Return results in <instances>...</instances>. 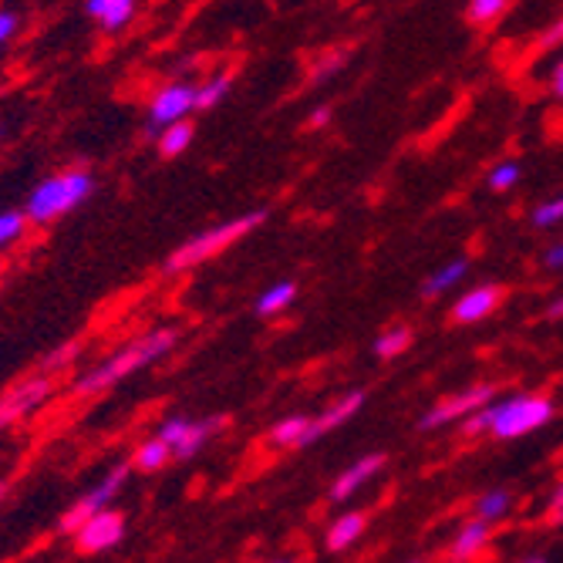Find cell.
Returning a JSON list of instances; mask_svg holds the SVG:
<instances>
[{
	"instance_id": "obj_1",
	"label": "cell",
	"mask_w": 563,
	"mask_h": 563,
	"mask_svg": "<svg viewBox=\"0 0 563 563\" xmlns=\"http://www.w3.org/2000/svg\"><path fill=\"white\" fill-rule=\"evenodd\" d=\"M553 419V401L543 395H514L503 401H486L463 419L466 435L493 432L496 439H520Z\"/></svg>"
},
{
	"instance_id": "obj_2",
	"label": "cell",
	"mask_w": 563,
	"mask_h": 563,
	"mask_svg": "<svg viewBox=\"0 0 563 563\" xmlns=\"http://www.w3.org/2000/svg\"><path fill=\"white\" fill-rule=\"evenodd\" d=\"M176 341H179V331H176V328H163V331H152V334L139 338V341L125 344L119 354L109 357L106 365H98L95 372H88V375L75 385V395H95V391H101V388L115 385L119 378H125V375H132V372L152 365L156 357H163L166 351H173Z\"/></svg>"
},
{
	"instance_id": "obj_3",
	"label": "cell",
	"mask_w": 563,
	"mask_h": 563,
	"mask_svg": "<svg viewBox=\"0 0 563 563\" xmlns=\"http://www.w3.org/2000/svg\"><path fill=\"white\" fill-rule=\"evenodd\" d=\"M267 220V210H253L246 217H236V220H227V223H217L210 230H202L196 233L192 240H186L183 246H176L169 257H166V274H183L202 261H210L217 257V253H223L227 246H233L236 240H243L246 233H253L261 223Z\"/></svg>"
},
{
	"instance_id": "obj_4",
	"label": "cell",
	"mask_w": 563,
	"mask_h": 563,
	"mask_svg": "<svg viewBox=\"0 0 563 563\" xmlns=\"http://www.w3.org/2000/svg\"><path fill=\"white\" fill-rule=\"evenodd\" d=\"M95 192V176L85 173V169H71V173H62V176H51L44 179L31 196H27V220L31 223H51L65 213H71L75 207Z\"/></svg>"
},
{
	"instance_id": "obj_5",
	"label": "cell",
	"mask_w": 563,
	"mask_h": 563,
	"mask_svg": "<svg viewBox=\"0 0 563 563\" xmlns=\"http://www.w3.org/2000/svg\"><path fill=\"white\" fill-rule=\"evenodd\" d=\"M486 401H493V388H489V385H473V388H466V391H459V395L439 401L435 408H429V412L419 419V429H422V432L445 429V426H452V422H459V419L473 416L476 408H483Z\"/></svg>"
},
{
	"instance_id": "obj_6",
	"label": "cell",
	"mask_w": 563,
	"mask_h": 563,
	"mask_svg": "<svg viewBox=\"0 0 563 563\" xmlns=\"http://www.w3.org/2000/svg\"><path fill=\"white\" fill-rule=\"evenodd\" d=\"M196 109V85H186V81H173L166 85L163 91H156L148 106V132H163L166 125L186 119L189 112Z\"/></svg>"
},
{
	"instance_id": "obj_7",
	"label": "cell",
	"mask_w": 563,
	"mask_h": 563,
	"mask_svg": "<svg viewBox=\"0 0 563 563\" xmlns=\"http://www.w3.org/2000/svg\"><path fill=\"white\" fill-rule=\"evenodd\" d=\"M125 533V520L115 509H98L95 517H88L78 530H75V547L81 553H98V550H109L122 540Z\"/></svg>"
},
{
	"instance_id": "obj_8",
	"label": "cell",
	"mask_w": 563,
	"mask_h": 563,
	"mask_svg": "<svg viewBox=\"0 0 563 563\" xmlns=\"http://www.w3.org/2000/svg\"><path fill=\"white\" fill-rule=\"evenodd\" d=\"M129 479V466H119V470H112L106 479H101L88 496H81L71 509H68V514L62 517V530L65 533H75L88 517H95L98 514V509H106V503L122 489V483Z\"/></svg>"
},
{
	"instance_id": "obj_9",
	"label": "cell",
	"mask_w": 563,
	"mask_h": 563,
	"mask_svg": "<svg viewBox=\"0 0 563 563\" xmlns=\"http://www.w3.org/2000/svg\"><path fill=\"white\" fill-rule=\"evenodd\" d=\"M51 395V378H31L18 385L8 398H0V429H8L21 416H27L31 408H37Z\"/></svg>"
},
{
	"instance_id": "obj_10",
	"label": "cell",
	"mask_w": 563,
	"mask_h": 563,
	"mask_svg": "<svg viewBox=\"0 0 563 563\" xmlns=\"http://www.w3.org/2000/svg\"><path fill=\"white\" fill-rule=\"evenodd\" d=\"M362 405H365V391H347L344 398H338L331 408H324V416L311 419V426H307V432L300 435V449L303 445H314L321 435H328L331 429L344 426L351 416H357V408H362Z\"/></svg>"
},
{
	"instance_id": "obj_11",
	"label": "cell",
	"mask_w": 563,
	"mask_h": 563,
	"mask_svg": "<svg viewBox=\"0 0 563 563\" xmlns=\"http://www.w3.org/2000/svg\"><path fill=\"white\" fill-rule=\"evenodd\" d=\"M503 300V290L496 284H486V287H473L470 294H463L455 303H452V321L455 324H476L483 318H489Z\"/></svg>"
},
{
	"instance_id": "obj_12",
	"label": "cell",
	"mask_w": 563,
	"mask_h": 563,
	"mask_svg": "<svg viewBox=\"0 0 563 563\" xmlns=\"http://www.w3.org/2000/svg\"><path fill=\"white\" fill-rule=\"evenodd\" d=\"M382 466H385V455H382V452L357 459V463H354L347 473H341V476H338V483L331 486V499H338V503H341V499L354 496V493L362 489L375 473H382Z\"/></svg>"
},
{
	"instance_id": "obj_13",
	"label": "cell",
	"mask_w": 563,
	"mask_h": 563,
	"mask_svg": "<svg viewBox=\"0 0 563 563\" xmlns=\"http://www.w3.org/2000/svg\"><path fill=\"white\" fill-rule=\"evenodd\" d=\"M88 14L106 31H122L135 18V0H88Z\"/></svg>"
},
{
	"instance_id": "obj_14",
	"label": "cell",
	"mask_w": 563,
	"mask_h": 563,
	"mask_svg": "<svg viewBox=\"0 0 563 563\" xmlns=\"http://www.w3.org/2000/svg\"><path fill=\"white\" fill-rule=\"evenodd\" d=\"M489 537H493V530H489V523H486V520H473V523H466L463 530H459L455 543H452V560L463 563V560L476 556L479 550H486Z\"/></svg>"
},
{
	"instance_id": "obj_15",
	"label": "cell",
	"mask_w": 563,
	"mask_h": 563,
	"mask_svg": "<svg viewBox=\"0 0 563 563\" xmlns=\"http://www.w3.org/2000/svg\"><path fill=\"white\" fill-rule=\"evenodd\" d=\"M192 135H196V129H192V122H186V119L166 125V129L159 132V156H166V159L183 156V152L192 145Z\"/></svg>"
},
{
	"instance_id": "obj_16",
	"label": "cell",
	"mask_w": 563,
	"mask_h": 563,
	"mask_svg": "<svg viewBox=\"0 0 563 563\" xmlns=\"http://www.w3.org/2000/svg\"><path fill=\"white\" fill-rule=\"evenodd\" d=\"M220 426V419H207V422H189L186 426V432L173 442V455L176 459H192L199 449H202V442L210 439V432Z\"/></svg>"
},
{
	"instance_id": "obj_17",
	"label": "cell",
	"mask_w": 563,
	"mask_h": 563,
	"mask_svg": "<svg viewBox=\"0 0 563 563\" xmlns=\"http://www.w3.org/2000/svg\"><path fill=\"white\" fill-rule=\"evenodd\" d=\"M365 514H344V517H338L334 523H331V530H328V547L331 550H344V547H351L357 537L365 533Z\"/></svg>"
},
{
	"instance_id": "obj_18",
	"label": "cell",
	"mask_w": 563,
	"mask_h": 563,
	"mask_svg": "<svg viewBox=\"0 0 563 563\" xmlns=\"http://www.w3.org/2000/svg\"><path fill=\"white\" fill-rule=\"evenodd\" d=\"M466 271H470V261H452V264L439 267L432 277H426V284H422V297H439V294L452 290L459 280L466 277Z\"/></svg>"
},
{
	"instance_id": "obj_19",
	"label": "cell",
	"mask_w": 563,
	"mask_h": 563,
	"mask_svg": "<svg viewBox=\"0 0 563 563\" xmlns=\"http://www.w3.org/2000/svg\"><path fill=\"white\" fill-rule=\"evenodd\" d=\"M294 297H297V284H294V280H277L274 287H267V290L257 297V314H261V318H274V314L284 311V307H287Z\"/></svg>"
},
{
	"instance_id": "obj_20",
	"label": "cell",
	"mask_w": 563,
	"mask_h": 563,
	"mask_svg": "<svg viewBox=\"0 0 563 563\" xmlns=\"http://www.w3.org/2000/svg\"><path fill=\"white\" fill-rule=\"evenodd\" d=\"M509 506H514V496H509L506 489H489L476 499L473 506V517L476 520H486V523H496L509 514Z\"/></svg>"
},
{
	"instance_id": "obj_21",
	"label": "cell",
	"mask_w": 563,
	"mask_h": 563,
	"mask_svg": "<svg viewBox=\"0 0 563 563\" xmlns=\"http://www.w3.org/2000/svg\"><path fill=\"white\" fill-rule=\"evenodd\" d=\"M169 455H173V445L163 442V439L156 435V439H148V442L139 445V452H135V459H132V466L142 470V473H152V470H163Z\"/></svg>"
},
{
	"instance_id": "obj_22",
	"label": "cell",
	"mask_w": 563,
	"mask_h": 563,
	"mask_svg": "<svg viewBox=\"0 0 563 563\" xmlns=\"http://www.w3.org/2000/svg\"><path fill=\"white\" fill-rule=\"evenodd\" d=\"M408 347H412V331L408 328H388L385 334H378L375 338V354L378 357H398V354H405Z\"/></svg>"
},
{
	"instance_id": "obj_23",
	"label": "cell",
	"mask_w": 563,
	"mask_h": 563,
	"mask_svg": "<svg viewBox=\"0 0 563 563\" xmlns=\"http://www.w3.org/2000/svg\"><path fill=\"white\" fill-rule=\"evenodd\" d=\"M509 4L514 0H470V8H466V21L470 24H493L496 18H503L509 11Z\"/></svg>"
},
{
	"instance_id": "obj_24",
	"label": "cell",
	"mask_w": 563,
	"mask_h": 563,
	"mask_svg": "<svg viewBox=\"0 0 563 563\" xmlns=\"http://www.w3.org/2000/svg\"><path fill=\"white\" fill-rule=\"evenodd\" d=\"M307 426H311V419H307V416H290V419H284V422H277L271 429V442L274 445H294V449H300V435L307 432Z\"/></svg>"
},
{
	"instance_id": "obj_25",
	"label": "cell",
	"mask_w": 563,
	"mask_h": 563,
	"mask_svg": "<svg viewBox=\"0 0 563 563\" xmlns=\"http://www.w3.org/2000/svg\"><path fill=\"white\" fill-rule=\"evenodd\" d=\"M227 95H230V78H227V75L202 81V85H196V109H199V112H207V109L220 106V101H223Z\"/></svg>"
},
{
	"instance_id": "obj_26",
	"label": "cell",
	"mask_w": 563,
	"mask_h": 563,
	"mask_svg": "<svg viewBox=\"0 0 563 563\" xmlns=\"http://www.w3.org/2000/svg\"><path fill=\"white\" fill-rule=\"evenodd\" d=\"M520 176H523L520 163H517V159H506V163H499V166L489 169L486 183H489L493 192H506V189H514V186L520 183Z\"/></svg>"
},
{
	"instance_id": "obj_27",
	"label": "cell",
	"mask_w": 563,
	"mask_h": 563,
	"mask_svg": "<svg viewBox=\"0 0 563 563\" xmlns=\"http://www.w3.org/2000/svg\"><path fill=\"white\" fill-rule=\"evenodd\" d=\"M27 230V213H0V250L11 246L14 240H21Z\"/></svg>"
},
{
	"instance_id": "obj_28",
	"label": "cell",
	"mask_w": 563,
	"mask_h": 563,
	"mask_svg": "<svg viewBox=\"0 0 563 563\" xmlns=\"http://www.w3.org/2000/svg\"><path fill=\"white\" fill-rule=\"evenodd\" d=\"M563 223V196H553L547 202H540V207L533 210V227L547 230V227H556Z\"/></svg>"
},
{
	"instance_id": "obj_29",
	"label": "cell",
	"mask_w": 563,
	"mask_h": 563,
	"mask_svg": "<svg viewBox=\"0 0 563 563\" xmlns=\"http://www.w3.org/2000/svg\"><path fill=\"white\" fill-rule=\"evenodd\" d=\"M78 347H81V344H78V341H71V344H65L62 351H55V354H51L47 362H44V372H58L62 365H68L71 357H75V351H78Z\"/></svg>"
},
{
	"instance_id": "obj_30",
	"label": "cell",
	"mask_w": 563,
	"mask_h": 563,
	"mask_svg": "<svg viewBox=\"0 0 563 563\" xmlns=\"http://www.w3.org/2000/svg\"><path fill=\"white\" fill-rule=\"evenodd\" d=\"M186 426H189V419H183V416H173V419H166V422L159 426V439L173 445V442H176V439L186 432Z\"/></svg>"
},
{
	"instance_id": "obj_31",
	"label": "cell",
	"mask_w": 563,
	"mask_h": 563,
	"mask_svg": "<svg viewBox=\"0 0 563 563\" xmlns=\"http://www.w3.org/2000/svg\"><path fill=\"white\" fill-rule=\"evenodd\" d=\"M543 267L563 271V240H556L553 246H547V253H543Z\"/></svg>"
},
{
	"instance_id": "obj_32",
	"label": "cell",
	"mask_w": 563,
	"mask_h": 563,
	"mask_svg": "<svg viewBox=\"0 0 563 563\" xmlns=\"http://www.w3.org/2000/svg\"><path fill=\"white\" fill-rule=\"evenodd\" d=\"M14 31H18V14H11V11H0V44H8Z\"/></svg>"
},
{
	"instance_id": "obj_33",
	"label": "cell",
	"mask_w": 563,
	"mask_h": 563,
	"mask_svg": "<svg viewBox=\"0 0 563 563\" xmlns=\"http://www.w3.org/2000/svg\"><path fill=\"white\" fill-rule=\"evenodd\" d=\"M560 41H563V18L540 37V47H553V44H560Z\"/></svg>"
},
{
	"instance_id": "obj_34",
	"label": "cell",
	"mask_w": 563,
	"mask_h": 563,
	"mask_svg": "<svg viewBox=\"0 0 563 563\" xmlns=\"http://www.w3.org/2000/svg\"><path fill=\"white\" fill-rule=\"evenodd\" d=\"M550 91L556 95V98H563V62L553 68V75H550Z\"/></svg>"
},
{
	"instance_id": "obj_35",
	"label": "cell",
	"mask_w": 563,
	"mask_h": 563,
	"mask_svg": "<svg viewBox=\"0 0 563 563\" xmlns=\"http://www.w3.org/2000/svg\"><path fill=\"white\" fill-rule=\"evenodd\" d=\"M328 119H331V109H318V112L311 115V122H307V125H311V129H318V125H328Z\"/></svg>"
},
{
	"instance_id": "obj_36",
	"label": "cell",
	"mask_w": 563,
	"mask_h": 563,
	"mask_svg": "<svg viewBox=\"0 0 563 563\" xmlns=\"http://www.w3.org/2000/svg\"><path fill=\"white\" fill-rule=\"evenodd\" d=\"M550 520L563 523V499H550Z\"/></svg>"
},
{
	"instance_id": "obj_37",
	"label": "cell",
	"mask_w": 563,
	"mask_h": 563,
	"mask_svg": "<svg viewBox=\"0 0 563 563\" xmlns=\"http://www.w3.org/2000/svg\"><path fill=\"white\" fill-rule=\"evenodd\" d=\"M547 318H553V321H556V318H563V297H556V300L547 307Z\"/></svg>"
},
{
	"instance_id": "obj_38",
	"label": "cell",
	"mask_w": 563,
	"mask_h": 563,
	"mask_svg": "<svg viewBox=\"0 0 563 563\" xmlns=\"http://www.w3.org/2000/svg\"><path fill=\"white\" fill-rule=\"evenodd\" d=\"M550 499H563V483H560V486H556V493H553V496H550Z\"/></svg>"
},
{
	"instance_id": "obj_39",
	"label": "cell",
	"mask_w": 563,
	"mask_h": 563,
	"mask_svg": "<svg viewBox=\"0 0 563 563\" xmlns=\"http://www.w3.org/2000/svg\"><path fill=\"white\" fill-rule=\"evenodd\" d=\"M523 563H547V560H540V556H530V560H523Z\"/></svg>"
},
{
	"instance_id": "obj_40",
	"label": "cell",
	"mask_w": 563,
	"mask_h": 563,
	"mask_svg": "<svg viewBox=\"0 0 563 563\" xmlns=\"http://www.w3.org/2000/svg\"><path fill=\"white\" fill-rule=\"evenodd\" d=\"M408 563H426V560H408Z\"/></svg>"
},
{
	"instance_id": "obj_41",
	"label": "cell",
	"mask_w": 563,
	"mask_h": 563,
	"mask_svg": "<svg viewBox=\"0 0 563 563\" xmlns=\"http://www.w3.org/2000/svg\"><path fill=\"white\" fill-rule=\"evenodd\" d=\"M0 496H4V486H0Z\"/></svg>"
}]
</instances>
